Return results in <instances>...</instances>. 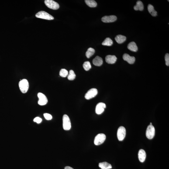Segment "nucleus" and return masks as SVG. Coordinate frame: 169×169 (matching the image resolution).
<instances>
[{"label":"nucleus","mask_w":169,"mask_h":169,"mask_svg":"<svg viewBox=\"0 0 169 169\" xmlns=\"http://www.w3.org/2000/svg\"><path fill=\"white\" fill-rule=\"evenodd\" d=\"M19 87L21 92L23 93L27 92L29 88V84L27 80L23 79L19 83Z\"/></svg>","instance_id":"f257e3e1"},{"label":"nucleus","mask_w":169,"mask_h":169,"mask_svg":"<svg viewBox=\"0 0 169 169\" xmlns=\"http://www.w3.org/2000/svg\"><path fill=\"white\" fill-rule=\"evenodd\" d=\"M36 17L40 19L51 20L54 19V18L52 15L45 11H40L36 15Z\"/></svg>","instance_id":"f03ea898"},{"label":"nucleus","mask_w":169,"mask_h":169,"mask_svg":"<svg viewBox=\"0 0 169 169\" xmlns=\"http://www.w3.org/2000/svg\"><path fill=\"white\" fill-rule=\"evenodd\" d=\"M63 126L64 130H69L71 129V124L68 115L65 114L63 117Z\"/></svg>","instance_id":"7ed1b4c3"},{"label":"nucleus","mask_w":169,"mask_h":169,"mask_svg":"<svg viewBox=\"0 0 169 169\" xmlns=\"http://www.w3.org/2000/svg\"><path fill=\"white\" fill-rule=\"evenodd\" d=\"M106 136L103 133H100L97 135L94 139V143L96 145L102 144L105 141Z\"/></svg>","instance_id":"20e7f679"},{"label":"nucleus","mask_w":169,"mask_h":169,"mask_svg":"<svg viewBox=\"0 0 169 169\" xmlns=\"http://www.w3.org/2000/svg\"><path fill=\"white\" fill-rule=\"evenodd\" d=\"M155 134V129L152 125H149L147 126L146 131V136L147 139H151L154 138Z\"/></svg>","instance_id":"39448f33"},{"label":"nucleus","mask_w":169,"mask_h":169,"mask_svg":"<svg viewBox=\"0 0 169 169\" xmlns=\"http://www.w3.org/2000/svg\"><path fill=\"white\" fill-rule=\"evenodd\" d=\"M44 2L46 6L50 9L56 10L58 9L60 7L57 3L52 0H46Z\"/></svg>","instance_id":"423d86ee"},{"label":"nucleus","mask_w":169,"mask_h":169,"mask_svg":"<svg viewBox=\"0 0 169 169\" xmlns=\"http://www.w3.org/2000/svg\"><path fill=\"white\" fill-rule=\"evenodd\" d=\"M126 135V130L123 126H121L118 128L117 132V137L118 140L122 141L124 139Z\"/></svg>","instance_id":"0eeeda50"},{"label":"nucleus","mask_w":169,"mask_h":169,"mask_svg":"<svg viewBox=\"0 0 169 169\" xmlns=\"http://www.w3.org/2000/svg\"><path fill=\"white\" fill-rule=\"evenodd\" d=\"M98 93V91L96 89L92 88L87 91L85 95L86 99L89 100L94 98Z\"/></svg>","instance_id":"6e6552de"},{"label":"nucleus","mask_w":169,"mask_h":169,"mask_svg":"<svg viewBox=\"0 0 169 169\" xmlns=\"http://www.w3.org/2000/svg\"><path fill=\"white\" fill-rule=\"evenodd\" d=\"M38 97L39 99L38 104L41 105H46L48 102V99L47 97L44 94L41 93H39L38 94Z\"/></svg>","instance_id":"1a4fd4ad"},{"label":"nucleus","mask_w":169,"mask_h":169,"mask_svg":"<svg viewBox=\"0 0 169 169\" xmlns=\"http://www.w3.org/2000/svg\"><path fill=\"white\" fill-rule=\"evenodd\" d=\"M106 107V105L104 103L100 102L97 104L96 108V113L98 115L101 114L104 112Z\"/></svg>","instance_id":"9d476101"},{"label":"nucleus","mask_w":169,"mask_h":169,"mask_svg":"<svg viewBox=\"0 0 169 169\" xmlns=\"http://www.w3.org/2000/svg\"><path fill=\"white\" fill-rule=\"evenodd\" d=\"M117 19V17L115 15L104 16L101 18V20L104 23H111L115 22Z\"/></svg>","instance_id":"9b49d317"},{"label":"nucleus","mask_w":169,"mask_h":169,"mask_svg":"<svg viewBox=\"0 0 169 169\" xmlns=\"http://www.w3.org/2000/svg\"><path fill=\"white\" fill-rule=\"evenodd\" d=\"M122 58L124 60L127 62L129 64H133L135 61V58L134 56H130L127 54H124Z\"/></svg>","instance_id":"f8f14e48"},{"label":"nucleus","mask_w":169,"mask_h":169,"mask_svg":"<svg viewBox=\"0 0 169 169\" xmlns=\"http://www.w3.org/2000/svg\"><path fill=\"white\" fill-rule=\"evenodd\" d=\"M117 57L114 55H108L105 58L106 62L109 64H113L117 60Z\"/></svg>","instance_id":"ddd939ff"},{"label":"nucleus","mask_w":169,"mask_h":169,"mask_svg":"<svg viewBox=\"0 0 169 169\" xmlns=\"http://www.w3.org/2000/svg\"><path fill=\"white\" fill-rule=\"evenodd\" d=\"M146 157V152L143 149L139 150L138 153V157L139 160L141 162L143 163L145 160Z\"/></svg>","instance_id":"4468645a"},{"label":"nucleus","mask_w":169,"mask_h":169,"mask_svg":"<svg viewBox=\"0 0 169 169\" xmlns=\"http://www.w3.org/2000/svg\"><path fill=\"white\" fill-rule=\"evenodd\" d=\"M103 60L101 57L98 56H97L93 60V63L94 65L99 67L103 64Z\"/></svg>","instance_id":"2eb2a0df"},{"label":"nucleus","mask_w":169,"mask_h":169,"mask_svg":"<svg viewBox=\"0 0 169 169\" xmlns=\"http://www.w3.org/2000/svg\"><path fill=\"white\" fill-rule=\"evenodd\" d=\"M128 48L129 50L133 52H136L138 50V47L136 43L134 42L130 43L128 46Z\"/></svg>","instance_id":"dca6fc26"},{"label":"nucleus","mask_w":169,"mask_h":169,"mask_svg":"<svg viewBox=\"0 0 169 169\" xmlns=\"http://www.w3.org/2000/svg\"><path fill=\"white\" fill-rule=\"evenodd\" d=\"M126 36L122 35H118L115 38V40L119 44H121L123 43L126 41Z\"/></svg>","instance_id":"f3484780"},{"label":"nucleus","mask_w":169,"mask_h":169,"mask_svg":"<svg viewBox=\"0 0 169 169\" xmlns=\"http://www.w3.org/2000/svg\"><path fill=\"white\" fill-rule=\"evenodd\" d=\"M134 9L135 10L143 11L144 9V5L141 1H139L136 3V5L134 7Z\"/></svg>","instance_id":"a211bd4d"},{"label":"nucleus","mask_w":169,"mask_h":169,"mask_svg":"<svg viewBox=\"0 0 169 169\" xmlns=\"http://www.w3.org/2000/svg\"><path fill=\"white\" fill-rule=\"evenodd\" d=\"M99 166L101 169H110L112 168L111 165L107 162L100 163L99 164Z\"/></svg>","instance_id":"6ab92c4d"},{"label":"nucleus","mask_w":169,"mask_h":169,"mask_svg":"<svg viewBox=\"0 0 169 169\" xmlns=\"http://www.w3.org/2000/svg\"><path fill=\"white\" fill-rule=\"evenodd\" d=\"M147 9L149 13L153 16H156L157 15V11L155 10L154 7L151 4H149L147 6Z\"/></svg>","instance_id":"aec40b11"},{"label":"nucleus","mask_w":169,"mask_h":169,"mask_svg":"<svg viewBox=\"0 0 169 169\" xmlns=\"http://www.w3.org/2000/svg\"><path fill=\"white\" fill-rule=\"evenodd\" d=\"M85 2L87 5L90 7H95L97 5L96 2L93 0H86Z\"/></svg>","instance_id":"412c9836"},{"label":"nucleus","mask_w":169,"mask_h":169,"mask_svg":"<svg viewBox=\"0 0 169 169\" xmlns=\"http://www.w3.org/2000/svg\"><path fill=\"white\" fill-rule=\"evenodd\" d=\"M95 53V50L92 48H88L86 53V55L87 58H89Z\"/></svg>","instance_id":"4be33fe9"},{"label":"nucleus","mask_w":169,"mask_h":169,"mask_svg":"<svg viewBox=\"0 0 169 169\" xmlns=\"http://www.w3.org/2000/svg\"><path fill=\"white\" fill-rule=\"evenodd\" d=\"M112 40L109 38H107L103 42L102 44L103 46H111L113 44Z\"/></svg>","instance_id":"5701e85b"},{"label":"nucleus","mask_w":169,"mask_h":169,"mask_svg":"<svg viewBox=\"0 0 169 169\" xmlns=\"http://www.w3.org/2000/svg\"><path fill=\"white\" fill-rule=\"evenodd\" d=\"M76 75L74 71L72 70H70L69 73L68 75L67 78L69 80L72 81L75 79L76 78Z\"/></svg>","instance_id":"b1692460"},{"label":"nucleus","mask_w":169,"mask_h":169,"mask_svg":"<svg viewBox=\"0 0 169 169\" xmlns=\"http://www.w3.org/2000/svg\"><path fill=\"white\" fill-rule=\"evenodd\" d=\"M83 66L84 69L86 71H88L91 67V63L88 61L84 62Z\"/></svg>","instance_id":"393cba45"},{"label":"nucleus","mask_w":169,"mask_h":169,"mask_svg":"<svg viewBox=\"0 0 169 169\" xmlns=\"http://www.w3.org/2000/svg\"><path fill=\"white\" fill-rule=\"evenodd\" d=\"M59 74H60V77H66L68 75V71L66 69H62L60 70Z\"/></svg>","instance_id":"a878e982"},{"label":"nucleus","mask_w":169,"mask_h":169,"mask_svg":"<svg viewBox=\"0 0 169 169\" xmlns=\"http://www.w3.org/2000/svg\"><path fill=\"white\" fill-rule=\"evenodd\" d=\"M44 116L45 119L48 120H50L52 118V117L50 114L44 113Z\"/></svg>","instance_id":"bb28decb"},{"label":"nucleus","mask_w":169,"mask_h":169,"mask_svg":"<svg viewBox=\"0 0 169 169\" xmlns=\"http://www.w3.org/2000/svg\"><path fill=\"white\" fill-rule=\"evenodd\" d=\"M165 63L166 66H169V54L168 53H167L165 56Z\"/></svg>","instance_id":"cd10ccee"},{"label":"nucleus","mask_w":169,"mask_h":169,"mask_svg":"<svg viewBox=\"0 0 169 169\" xmlns=\"http://www.w3.org/2000/svg\"><path fill=\"white\" fill-rule=\"evenodd\" d=\"M42 121V119L39 117H37L35 118L34 119V122H36L37 123L39 124L41 123Z\"/></svg>","instance_id":"c85d7f7f"},{"label":"nucleus","mask_w":169,"mask_h":169,"mask_svg":"<svg viewBox=\"0 0 169 169\" xmlns=\"http://www.w3.org/2000/svg\"><path fill=\"white\" fill-rule=\"evenodd\" d=\"M64 169H74L72 167H70V166H67L65 167Z\"/></svg>","instance_id":"c756f323"}]
</instances>
